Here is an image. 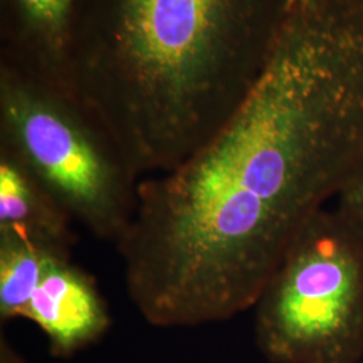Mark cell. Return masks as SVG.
Wrapping results in <instances>:
<instances>
[{
	"label": "cell",
	"instance_id": "5",
	"mask_svg": "<svg viewBox=\"0 0 363 363\" xmlns=\"http://www.w3.org/2000/svg\"><path fill=\"white\" fill-rule=\"evenodd\" d=\"M82 0H0V64L72 89Z\"/></svg>",
	"mask_w": 363,
	"mask_h": 363
},
{
	"label": "cell",
	"instance_id": "10",
	"mask_svg": "<svg viewBox=\"0 0 363 363\" xmlns=\"http://www.w3.org/2000/svg\"><path fill=\"white\" fill-rule=\"evenodd\" d=\"M0 363H25L23 357L13 349L3 333L0 335Z\"/></svg>",
	"mask_w": 363,
	"mask_h": 363
},
{
	"label": "cell",
	"instance_id": "1",
	"mask_svg": "<svg viewBox=\"0 0 363 363\" xmlns=\"http://www.w3.org/2000/svg\"><path fill=\"white\" fill-rule=\"evenodd\" d=\"M363 162V9L292 0L271 55L220 130L144 178L116 244L144 320L181 328L255 307L301 229Z\"/></svg>",
	"mask_w": 363,
	"mask_h": 363
},
{
	"label": "cell",
	"instance_id": "11",
	"mask_svg": "<svg viewBox=\"0 0 363 363\" xmlns=\"http://www.w3.org/2000/svg\"><path fill=\"white\" fill-rule=\"evenodd\" d=\"M362 363H363V361H362Z\"/></svg>",
	"mask_w": 363,
	"mask_h": 363
},
{
	"label": "cell",
	"instance_id": "7",
	"mask_svg": "<svg viewBox=\"0 0 363 363\" xmlns=\"http://www.w3.org/2000/svg\"><path fill=\"white\" fill-rule=\"evenodd\" d=\"M73 218L9 150L0 147V233L72 250Z\"/></svg>",
	"mask_w": 363,
	"mask_h": 363
},
{
	"label": "cell",
	"instance_id": "9",
	"mask_svg": "<svg viewBox=\"0 0 363 363\" xmlns=\"http://www.w3.org/2000/svg\"><path fill=\"white\" fill-rule=\"evenodd\" d=\"M337 198L339 216L363 235V162Z\"/></svg>",
	"mask_w": 363,
	"mask_h": 363
},
{
	"label": "cell",
	"instance_id": "2",
	"mask_svg": "<svg viewBox=\"0 0 363 363\" xmlns=\"http://www.w3.org/2000/svg\"><path fill=\"white\" fill-rule=\"evenodd\" d=\"M292 0H82L72 89L140 178L211 139L267 64Z\"/></svg>",
	"mask_w": 363,
	"mask_h": 363
},
{
	"label": "cell",
	"instance_id": "6",
	"mask_svg": "<svg viewBox=\"0 0 363 363\" xmlns=\"http://www.w3.org/2000/svg\"><path fill=\"white\" fill-rule=\"evenodd\" d=\"M23 319L39 327L55 358H69L96 343L111 325L103 295L72 253H55L48 261Z\"/></svg>",
	"mask_w": 363,
	"mask_h": 363
},
{
	"label": "cell",
	"instance_id": "4",
	"mask_svg": "<svg viewBox=\"0 0 363 363\" xmlns=\"http://www.w3.org/2000/svg\"><path fill=\"white\" fill-rule=\"evenodd\" d=\"M255 333L272 363H362L363 235L323 208L264 286Z\"/></svg>",
	"mask_w": 363,
	"mask_h": 363
},
{
	"label": "cell",
	"instance_id": "8",
	"mask_svg": "<svg viewBox=\"0 0 363 363\" xmlns=\"http://www.w3.org/2000/svg\"><path fill=\"white\" fill-rule=\"evenodd\" d=\"M72 250L45 247L13 234L0 233V320L25 316L28 301L52 255Z\"/></svg>",
	"mask_w": 363,
	"mask_h": 363
},
{
	"label": "cell",
	"instance_id": "3",
	"mask_svg": "<svg viewBox=\"0 0 363 363\" xmlns=\"http://www.w3.org/2000/svg\"><path fill=\"white\" fill-rule=\"evenodd\" d=\"M0 147L19 159L74 222L99 240L120 241L142 179L74 91L0 64Z\"/></svg>",
	"mask_w": 363,
	"mask_h": 363
}]
</instances>
